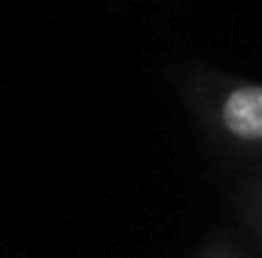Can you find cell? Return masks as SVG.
Returning a JSON list of instances; mask_svg holds the SVG:
<instances>
[{
    "label": "cell",
    "instance_id": "obj_1",
    "mask_svg": "<svg viewBox=\"0 0 262 258\" xmlns=\"http://www.w3.org/2000/svg\"><path fill=\"white\" fill-rule=\"evenodd\" d=\"M183 94L213 143L241 155H262V82L195 70L183 82Z\"/></svg>",
    "mask_w": 262,
    "mask_h": 258
},
{
    "label": "cell",
    "instance_id": "obj_2",
    "mask_svg": "<svg viewBox=\"0 0 262 258\" xmlns=\"http://www.w3.org/2000/svg\"><path fill=\"white\" fill-rule=\"evenodd\" d=\"M238 210H241V219L250 225V231L256 234V240H259V246H262V170L241 183Z\"/></svg>",
    "mask_w": 262,
    "mask_h": 258
},
{
    "label": "cell",
    "instance_id": "obj_3",
    "mask_svg": "<svg viewBox=\"0 0 262 258\" xmlns=\"http://www.w3.org/2000/svg\"><path fill=\"white\" fill-rule=\"evenodd\" d=\"M198 258H244V252H241L232 240H223V237H220V240H213Z\"/></svg>",
    "mask_w": 262,
    "mask_h": 258
}]
</instances>
